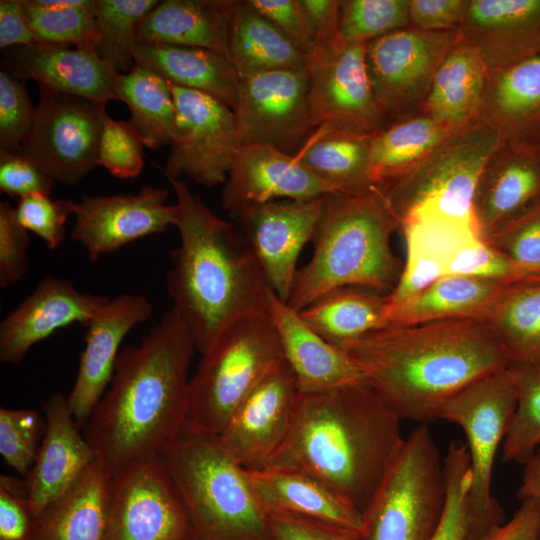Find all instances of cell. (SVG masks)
<instances>
[{
    "mask_svg": "<svg viewBox=\"0 0 540 540\" xmlns=\"http://www.w3.org/2000/svg\"><path fill=\"white\" fill-rule=\"evenodd\" d=\"M484 241L514 262L540 273V212L511 221Z\"/></svg>",
    "mask_w": 540,
    "mask_h": 540,
    "instance_id": "816d5d0a",
    "label": "cell"
},
{
    "mask_svg": "<svg viewBox=\"0 0 540 540\" xmlns=\"http://www.w3.org/2000/svg\"><path fill=\"white\" fill-rule=\"evenodd\" d=\"M46 427L34 465L27 476L32 515L62 494L96 460L62 394L43 406Z\"/></svg>",
    "mask_w": 540,
    "mask_h": 540,
    "instance_id": "484cf974",
    "label": "cell"
},
{
    "mask_svg": "<svg viewBox=\"0 0 540 540\" xmlns=\"http://www.w3.org/2000/svg\"><path fill=\"white\" fill-rule=\"evenodd\" d=\"M483 98L487 97V121L499 130L503 124L529 118L540 109V54L513 66L488 71Z\"/></svg>",
    "mask_w": 540,
    "mask_h": 540,
    "instance_id": "ab89813d",
    "label": "cell"
},
{
    "mask_svg": "<svg viewBox=\"0 0 540 540\" xmlns=\"http://www.w3.org/2000/svg\"><path fill=\"white\" fill-rule=\"evenodd\" d=\"M487 76L479 51L461 37L434 75L423 114L450 130L470 124L481 108Z\"/></svg>",
    "mask_w": 540,
    "mask_h": 540,
    "instance_id": "4dcf8cb0",
    "label": "cell"
},
{
    "mask_svg": "<svg viewBox=\"0 0 540 540\" xmlns=\"http://www.w3.org/2000/svg\"><path fill=\"white\" fill-rule=\"evenodd\" d=\"M270 20L305 56L314 48L315 32L301 0H248Z\"/></svg>",
    "mask_w": 540,
    "mask_h": 540,
    "instance_id": "11a10c76",
    "label": "cell"
},
{
    "mask_svg": "<svg viewBox=\"0 0 540 540\" xmlns=\"http://www.w3.org/2000/svg\"><path fill=\"white\" fill-rule=\"evenodd\" d=\"M40 100L19 153L54 181L75 185L98 166L106 106L38 85Z\"/></svg>",
    "mask_w": 540,
    "mask_h": 540,
    "instance_id": "7c38bea8",
    "label": "cell"
},
{
    "mask_svg": "<svg viewBox=\"0 0 540 540\" xmlns=\"http://www.w3.org/2000/svg\"><path fill=\"white\" fill-rule=\"evenodd\" d=\"M168 181L179 244L170 253L167 291L203 354L235 322L266 314L270 286L236 224L218 217L181 180Z\"/></svg>",
    "mask_w": 540,
    "mask_h": 540,
    "instance_id": "277c9868",
    "label": "cell"
},
{
    "mask_svg": "<svg viewBox=\"0 0 540 540\" xmlns=\"http://www.w3.org/2000/svg\"><path fill=\"white\" fill-rule=\"evenodd\" d=\"M298 394L295 375L283 360L245 397L215 439L245 470L264 469L289 433Z\"/></svg>",
    "mask_w": 540,
    "mask_h": 540,
    "instance_id": "d6986e66",
    "label": "cell"
},
{
    "mask_svg": "<svg viewBox=\"0 0 540 540\" xmlns=\"http://www.w3.org/2000/svg\"><path fill=\"white\" fill-rule=\"evenodd\" d=\"M193 337L171 307L138 345L123 347L112 380L83 427L111 475L163 447L186 426Z\"/></svg>",
    "mask_w": 540,
    "mask_h": 540,
    "instance_id": "7a4b0ae2",
    "label": "cell"
},
{
    "mask_svg": "<svg viewBox=\"0 0 540 540\" xmlns=\"http://www.w3.org/2000/svg\"><path fill=\"white\" fill-rule=\"evenodd\" d=\"M134 62L170 84L207 94L234 109L239 77L226 55L198 47L137 43Z\"/></svg>",
    "mask_w": 540,
    "mask_h": 540,
    "instance_id": "f546056e",
    "label": "cell"
},
{
    "mask_svg": "<svg viewBox=\"0 0 540 540\" xmlns=\"http://www.w3.org/2000/svg\"><path fill=\"white\" fill-rule=\"evenodd\" d=\"M158 3L157 0H97L95 18L100 39L96 53L116 73H127L135 65L132 53L138 27Z\"/></svg>",
    "mask_w": 540,
    "mask_h": 540,
    "instance_id": "60d3db41",
    "label": "cell"
},
{
    "mask_svg": "<svg viewBox=\"0 0 540 540\" xmlns=\"http://www.w3.org/2000/svg\"><path fill=\"white\" fill-rule=\"evenodd\" d=\"M28 230L18 221L15 207L0 203V287L7 288L22 279L30 268Z\"/></svg>",
    "mask_w": 540,
    "mask_h": 540,
    "instance_id": "f5cc1de1",
    "label": "cell"
},
{
    "mask_svg": "<svg viewBox=\"0 0 540 540\" xmlns=\"http://www.w3.org/2000/svg\"><path fill=\"white\" fill-rule=\"evenodd\" d=\"M299 312L316 333L336 347L389 325L386 296L359 286L332 290Z\"/></svg>",
    "mask_w": 540,
    "mask_h": 540,
    "instance_id": "d590c367",
    "label": "cell"
},
{
    "mask_svg": "<svg viewBox=\"0 0 540 540\" xmlns=\"http://www.w3.org/2000/svg\"><path fill=\"white\" fill-rule=\"evenodd\" d=\"M502 138L493 124L471 122L448 134L407 172L380 186L397 226L415 212L475 222L474 191Z\"/></svg>",
    "mask_w": 540,
    "mask_h": 540,
    "instance_id": "ba28073f",
    "label": "cell"
},
{
    "mask_svg": "<svg viewBox=\"0 0 540 540\" xmlns=\"http://www.w3.org/2000/svg\"><path fill=\"white\" fill-rule=\"evenodd\" d=\"M266 314L276 330L284 360L293 371L299 390L332 389L363 380L350 358L316 333L300 312L278 298L270 287Z\"/></svg>",
    "mask_w": 540,
    "mask_h": 540,
    "instance_id": "d4e9b609",
    "label": "cell"
},
{
    "mask_svg": "<svg viewBox=\"0 0 540 540\" xmlns=\"http://www.w3.org/2000/svg\"><path fill=\"white\" fill-rule=\"evenodd\" d=\"M182 498L160 455L136 461L112 476L103 540H191Z\"/></svg>",
    "mask_w": 540,
    "mask_h": 540,
    "instance_id": "4fadbf2b",
    "label": "cell"
},
{
    "mask_svg": "<svg viewBox=\"0 0 540 540\" xmlns=\"http://www.w3.org/2000/svg\"><path fill=\"white\" fill-rule=\"evenodd\" d=\"M160 456L184 503L191 540H273L246 470L215 438L185 427Z\"/></svg>",
    "mask_w": 540,
    "mask_h": 540,
    "instance_id": "8992f818",
    "label": "cell"
},
{
    "mask_svg": "<svg viewBox=\"0 0 540 540\" xmlns=\"http://www.w3.org/2000/svg\"><path fill=\"white\" fill-rule=\"evenodd\" d=\"M308 102L313 129L320 126L374 135L390 125L373 95L365 45L317 48L307 57Z\"/></svg>",
    "mask_w": 540,
    "mask_h": 540,
    "instance_id": "5bb4252c",
    "label": "cell"
},
{
    "mask_svg": "<svg viewBox=\"0 0 540 540\" xmlns=\"http://www.w3.org/2000/svg\"><path fill=\"white\" fill-rule=\"evenodd\" d=\"M36 107L23 81L0 70V151L19 152L32 127Z\"/></svg>",
    "mask_w": 540,
    "mask_h": 540,
    "instance_id": "681fc988",
    "label": "cell"
},
{
    "mask_svg": "<svg viewBox=\"0 0 540 540\" xmlns=\"http://www.w3.org/2000/svg\"><path fill=\"white\" fill-rule=\"evenodd\" d=\"M446 497L441 521L431 540H486L469 510L471 472L465 442L453 440L443 457Z\"/></svg>",
    "mask_w": 540,
    "mask_h": 540,
    "instance_id": "7bdbcfd3",
    "label": "cell"
},
{
    "mask_svg": "<svg viewBox=\"0 0 540 540\" xmlns=\"http://www.w3.org/2000/svg\"><path fill=\"white\" fill-rule=\"evenodd\" d=\"M166 189L145 185L136 194L87 195L70 199L75 220L70 238L79 243L91 261L125 245L165 232L175 224L176 204L166 201Z\"/></svg>",
    "mask_w": 540,
    "mask_h": 540,
    "instance_id": "e0dca14e",
    "label": "cell"
},
{
    "mask_svg": "<svg viewBox=\"0 0 540 540\" xmlns=\"http://www.w3.org/2000/svg\"><path fill=\"white\" fill-rule=\"evenodd\" d=\"M470 0H409L410 26L428 31L459 29Z\"/></svg>",
    "mask_w": 540,
    "mask_h": 540,
    "instance_id": "6f0895ef",
    "label": "cell"
},
{
    "mask_svg": "<svg viewBox=\"0 0 540 540\" xmlns=\"http://www.w3.org/2000/svg\"><path fill=\"white\" fill-rule=\"evenodd\" d=\"M284 360L267 314L228 327L203 354L189 380L186 428L217 438L253 388Z\"/></svg>",
    "mask_w": 540,
    "mask_h": 540,
    "instance_id": "52a82bcc",
    "label": "cell"
},
{
    "mask_svg": "<svg viewBox=\"0 0 540 540\" xmlns=\"http://www.w3.org/2000/svg\"><path fill=\"white\" fill-rule=\"evenodd\" d=\"M409 26V0L340 1L339 30L347 44L365 45Z\"/></svg>",
    "mask_w": 540,
    "mask_h": 540,
    "instance_id": "f6af8a7d",
    "label": "cell"
},
{
    "mask_svg": "<svg viewBox=\"0 0 540 540\" xmlns=\"http://www.w3.org/2000/svg\"><path fill=\"white\" fill-rule=\"evenodd\" d=\"M324 196L252 204L230 213L270 288L285 302L289 300L298 271L299 254L312 240Z\"/></svg>",
    "mask_w": 540,
    "mask_h": 540,
    "instance_id": "ac0fdd59",
    "label": "cell"
},
{
    "mask_svg": "<svg viewBox=\"0 0 540 540\" xmlns=\"http://www.w3.org/2000/svg\"><path fill=\"white\" fill-rule=\"evenodd\" d=\"M372 136L320 126L312 131L294 155L338 192L365 194L379 188L370 165Z\"/></svg>",
    "mask_w": 540,
    "mask_h": 540,
    "instance_id": "836d02e7",
    "label": "cell"
},
{
    "mask_svg": "<svg viewBox=\"0 0 540 540\" xmlns=\"http://www.w3.org/2000/svg\"><path fill=\"white\" fill-rule=\"evenodd\" d=\"M108 302L105 296L78 290L66 279L42 278L1 321L0 362L21 363L35 344L60 328L73 323L87 327Z\"/></svg>",
    "mask_w": 540,
    "mask_h": 540,
    "instance_id": "ffe728a7",
    "label": "cell"
},
{
    "mask_svg": "<svg viewBox=\"0 0 540 540\" xmlns=\"http://www.w3.org/2000/svg\"><path fill=\"white\" fill-rule=\"evenodd\" d=\"M2 64L23 82L34 80L37 85L105 106L115 100L118 73L93 50L36 42L8 49Z\"/></svg>",
    "mask_w": 540,
    "mask_h": 540,
    "instance_id": "603a6c76",
    "label": "cell"
},
{
    "mask_svg": "<svg viewBox=\"0 0 540 540\" xmlns=\"http://www.w3.org/2000/svg\"><path fill=\"white\" fill-rule=\"evenodd\" d=\"M233 4L231 0L159 1L141 21L137 43L198 47L229 57Z\"/></svg>",
    "mask_w": 540,
    "mask_h": 540,
    "instance_id": "f1b7e54d",
    "label": "cell"
},
{
    "mask_svg": "<svg viewBox=\"0 0 540 540\" xmlns=\"http://www.w3.org/2000/svg\"><path fill=\"white\" fill-rule=\"evenodd\" d=\"M511 363L540 365V277L508 285L482 318Z\"/></svg>",
    "mask_w": 540,
    "mask_h": 540,
    "instance_id": "8d00e7d4",
    "label": "cell"
},
{
    "mask_svg": "<svg viewBox=\"0 0 540 540\" xmlns=\"http://www.w3.org/2000/svg\"><path fill=\"white\" fill-rule=\"evenodd\" d=\"M447 275H468L497 279L509 283L535 279L540 273L526 268L499 253L484 239L460 249L451 259Z\"/></svg>",
    "mask_w": 540,
    "mask_h": 540,
    "instance_id": "c3c4849f",
    "label": "cell"
},
{
    "mask_svg": "<svg viewBox=\"0 0 540 540\" xmlns=\"http://www.w3.org/2000/svg\"><path fill=\"white\" fill-rule=\"evenodd\" d=\"M151 314L152 304L148 298L122 293L109 300L87 325L77 376L66 397L79 428L84 427L112 380L123 339Z\"/></svg>",
    "mask_w": 540,
    "mask_h": 540,
    "instance_id": "44dd1931",
    "label": "cell"
},
{
    "mask_svg": "<svg viewBox=\"0 0 540 540\" xmlns=\"http://www.w3.org/2000/svg\"><path fill=\"white\" fill-rule=\"evenodd\" d=\"M15 214L21 225L39 236L49 249H56L66 237L65 223L72 215L70 199H52L36 193L18 199Z\"/></svg>",
    "mask_w": 540,
    "mask_h": 540,
    "instance_id": "f907efd6",
    "label": "cell"
},
{
    "mask_svg": "<svg viewBox=\"0 0 540 540\" xmlns=\"http://www.w3.org/2000/svg\"><path fill=\"white\" fill-rule=\"evenodd\" d=\"M486 540H540V502L522 500L513 516Z\"/></svg>",
    "mask_w": 540,
    "mask_h": 540,
    "instance_id": "6125c7cd",
    "label": "cell"
},
{
    "mask_svg": "<svg viewBox=\"0 0 540 540\" xmlns=\"http://www.w3.org/2000/svg\"><path fill=\"white\" fill-rule=\"evenodd\" d=\"M516 408L502 444V460L524 465L540 447V365L511 363Z\"/></svg>",
    "mask_w": 540,
    "mask_h": 540,
    "instance_id": "b9f144b4",
    "label": "cell"
},
{
    "mask_svg": "<svg viewBox=\"0 0 540 540\" xmlns=\"http://www.w3.org/2000/svg\"><path fill=\"white\" fill-rule=\"evenodd\" d=\"M229 58L239 79L261 72L308 66L306 56L248 0L233 4Z\"/></svg>",
    "mask_w": 540,
    "mask_h": 540,
    "instance_id": "e575fe53",
    "label": "cell"
},
{
    "mask_svg": "<svg viewBox=\"0 0 540 540\" xmlns=\"http://www.w3.org/2000/svg\"><path fill=\"white\" fill-rule=\"evenodd\" d=\"M461 37L459 29L409 26L365 44L369 83L390 124L423 107L438 67Z\"/></svg>",
    "mask_w": 540,
    "mask_h": 540,
    "instance_id": "8fae6325",
    "label": "cell"
},
{
    "mask_svg": "<svg viewBox=\"0 0 540 540\" xmlns=\"http://www.w3.org/2000/svg\"><path fill=\"white\" fill-rule=\"evenodd\" d=\"M488 71L533 57L540 50V0H470L459 27Z\"/></svg>",
    "mask_w": 540,
    "mask_h": 540,
    "instance_id": "cb8c5ba5",
    "label": "cell"
},
{
    "mask_svg": "<svg viewBox=\"0 0 540 540\" xmlns=\"http://www.w3.org/2000/svg\"><path fill=\"white\" fill-rule=\"evenodd\" d=\"M45 427L33 409L0 408V454L22 476H28L34 465Z\"/></svg>",
    "mask_w": 540,
    "mask_h": 540,
    "instance_id": "bcb514c9",
    "label": "cell"
},
{
    "mask_svg": "<svg viewBox=\"0 0 540 540\" xmlns=\"http://www.w3.org/2000/svg\"><path fill=\"white\" fill-rule=\"evenodd\" d=\"M115 100L130 111L129 123L144 145L158 149L170 145L176 123V106L171 84L150 69L135 64L127 73L117 74Z\"/></svg>",
    "mask_w": 540,
    "mask_h": 540,
    "instance_id": "74e56055",
    "label": "cell"
},
{
    "mask_svg": "<svg viewBox=\"0 0 540 540\" xmlns=\"http://www.w3.org/2000/svg\"><path fill=\"white\" fill-rule=\"evenodd\" d=\"M233 112L241 145L267 144L294 155L314 130L308 69L274 70L240 78Z\"/></svg>",
    "mask_w": 540,
    "mask_h": 540,
    "instance_id": "2e32d148",
    "label": "cell"
},
{
    "mask_svg": "<svg viewBox=\"0 0 540 540\" xmlns=\"http://www.w3.org/2000/svg\"><path fill=\"white\" fill-rule=\"evenodd\" d=\"M246 472L267 515L296 517L359 535L362 513L318 479L278 467Z\"/></svg>",
    "mask_w": 540,
    "mask_h": 540,
    "instance_id": "4316f807",
    "label": "cell"
},
{
    "mask_svg": "<svg viewBox=\"0 0 540 540\" xmlns=\"http://www.w3.org/2000/svg\"><path fill=\"white\" fill-rule=\"evenodd\" d=\"M27 481L0 476V540H33Z\"/></svg>",
    "mask_w": 540,
    "mask_h": 540,
    "instance_id": "db71d44e",
    "label": "cell"
},
{
    "mask_svg": "<svg viewBox=\"0 0 540 540\" xmlns=\"http://www.w3.org/2000/svg\"><path fill=\"white\" fill-rule=\"evenodd\" d=\"M175 131L164 175L205 186L225 183L240 141L233 109L202 92L171 84Z\"/></svg>",
    "mask_w": 540,
    "mask_h": 540,
    "instance_id": "9a60e30c",
    "label": "cell"
},
{
    "mask_svg": "<svg viewBox=\"0 0 540 540\" xmlns=\"http://www.w3.org/2000/svg\"><path fill=\"white\" fill-rule=\"evenodd\" d=\"M446 497L443 458L428 425H418L363 513L359 540H431Z\"/></svg>",
    "mask_w": 540,
    "mask_h": 540,
    "instance_id": "9c48e42d",
    "label": "cell"
},
{
    "mask_svg": "<svg viewBox=\"0 0 540 540\" xmlns=\"http://www.w3.org/2000/svg\"><path fill=\"white\" fill-rule=\"evenodd\" d=\"M338 192L316 176L295 155L271 145L242 144L234 158L221 193L229 213L252 205L275 201L309 200Z\"/></svg>",
    "mask_w": 540,
    "mask_h": 540,
    "instance_id": "7402d4cb",
    "label": "cell"
},
{
    "mask_svg": "<svg viewBox=\"0 0 540 540\" xmlns=\"http://www.w3.org/2000/svg\"><path fill=\"white\" fill-rule=\"evenodd\" d=\"M516 387L509 368L487 375L453 396L440 419L458 425L466 436L471 472L469 510L483 536H491L505 523V515L492 496L495 458L511 425L516 408Z\"/></svg>",
    "mask_w": 540,
    "mask_h": 540,
    "instance_id": "30bf717a",
    "label": "cell"
},
{
    "mask_svg": "<svg viewBox=\"0 0 540 540\" xmlns=\"http://www.w3.org/2000/svg\"><path fill=\"white\" fill-rule=\"evenodd\" d=\"M523 466L518 497L521 500L530 498L540 502V447Z\"/></svg>",
    "mask_w": 540,
    "mask_h": 540,
    "instance_id": "be15d7a7",
    "label": "cell"
},
{
    "mask_svg": "<svg viewBox=\"0 0 540 540\" xmlns=\"http://www.w3.org/2000/svg\"><path fill=\"white\" fill-rule=\"evenodd\" d=\"M512 283L478 276L447 275L410 299L388 306L389 325L451 319H482Z\"/></svg>",
    "mask_w": 540,
    "mask_h": 540,
    "instance_id": "1f68e13d",
    "label": "cell"
},
{
    "mask_svg": "<svg viewBox=\"0 0 540 540\" xmlns=\"http://www.w3.org/2000/svg\"><path fill=\"white\" fill-rule=\"evenodd\" d=\"M273 540H359L353 532L296 517L268 515Z\"/></svg>",
    "mask_w": 540,
    "mask_h": 540,
    "instance_id": "680465c9",
    "label": "cell"
},
{
    "mask_svg": "<svg viewBox=\"0 0 540 540\" xmlns=\"http://www.w3.org/2000/svg\"><path fill=\"white\" fill-rule=\"evenodd\" d=\"M111 492L112 477L96 459L33 516V540H103Z\"/></svg>",
    "mask_w": 540,
    "mask_h": 540,
    "instance_id": "83f0119b",
    "label": "cell"
},
{
    "mask_svg": "<svg viewBox=\"0 0 540 540\" xmlns=\"http://www.w3.org/2000/svg\"><path fill=\"white\" fill-rule=\"evenodd\" d=\"M401 420L429 425L471 383L509 367L482 319L388 325L340 347Z\"/></svg>",
    "mask_w": 540,
    "mask_h": 540,
    "instance_id": "6da1fadb",
    "label": "cell"
},
{
    "mask_svg": "<svg viewBox=\"0 0 540 540\" xmlns=\"http://www.w3.org/2000/svg\"><path fill=\"white\" fill-rule=\"evenodd\" d=\"M36 42L25 15L22 0H1L0 49L29 46Z\"/></svg>",
    "mask_w": 540,
    "mask_h": 540,
    "instance_id": "94428289",
    "label": "cell"
},
{
    "mask_svg": "<svg viewBox=\"0 0 540 540\" xmlns=\"http://www.w3.org/2000/svg\"><path fill=\"white\" fill-rule=\"evenodd\" d=\"M54 180L33 160L16 152L0 151V191L10 197L42 193L50 195Z\"/></svg>",
    "mask_w": 540,
    "mask_h": 540,
    "instance_id": "9f6ffc18",
    "label": "cell"
},
{
    "mask_svg": "<svg viewBox=\"0 0 540 540\" xmlns=\"http://www.w3.org/2000/svg\"><path fill=\"white\" fill-rule=\"evenodd\" d=\"M501 145L482 170L473 195L472 215L483 239L515 220L540 191V170L532 162L506 157Z\"/></svg>",
    "mask_w": 540,
    "mask_h": 540,
    "instance_id": "d6a6232c",
    "label": "cell"
},
{
    "mask_svg": "<svg viewBox=\"0 0 540 540\" xmlns=\"http://www.w3.org/2000/svg\"><path fill=\"white\" fill-rule=\"evenodd\" d=\"M405 439L399 416L364 380L299 390L289 433L265 468L306 473L363 515Z\"/></svg>",
    "mask_w": 540,
    "mask_h": 540,
    "instance_id": "3957f363",
    "label": "cell"
},
{
    "mask_svg": "<svg viewBox=\"0 0 540 540\" xmlns=\"http://www.w3.org/2000/svg\"><path fill=\"white\" fill-rule=\"evenodd\" d=\"M396 228L380 187L365 194H326L311 240L312 257L298 269L287 303L301 311L347 286L388 295L403 268L391 249Z\"/></svg>",
    "mask_w": 540,
    "mask_h": 540,
    "instance_id": "5b68a950",
    "label": "cell"
},
{
    "mask_svg": "<svg viewBox=\"0 0 540 540\" xmlns=\"http://www.w3.org/2000/svg\"><path fill=\"white\" fill-rule=\"evenodd\" d=\"M22 2L37 42L96 51L100 37L92 13L79 8L44 6L36 0Z\"/></svg>",
    "mask_w": 540,
    "mask_h": 540,
    "instance_id": "ee69618b",
    "label": "cell"
},
{
    "mask_svg": "<svg viewBox=\"0 0 540 540\" xmlns=\"http://www.w3.org/2000/svg\"><path fill=\"white\" fill-rule=\"evenodd\" d=\"M301 3L315 32L313 50L344 42L339 30L340 0H301Z\"/></svg>",
    "mask_w": 540,
    "mask_h": 540,
    "instance_id": "91938a15",
    "label": "cell"
},
{
    "mask_svg": "<svg viewBox=\"0 0 540 540\" xmlns=\"http://www.w3.org/2000/svg\"><path fill=\"white\" fill-rule=\"evenodd\" d=\"M452 131L422 114L391 123L370 142V165L378 187L398 178Z\"/></svg>",
    "mask_w": 540,
    "mask_h": 540,
    "instance_id": "f35d334b",
    "label": "cell"
},
{
    "mask_svg": "<svg viewBox=\"0 0 540 540\" xmlns=\"http://www.w3.org/2000/svg\"><path fill=\"white\" fill-rule=\"evenodd\" d=\"M144 143L129 121L104 117L98 148V166L120 179L137 177L144 167Z\"/></svg>",
    "mask_w": 540,
    "mask_h": 540,
    "instance_id": "7dc6e473",
    "label": "cell"
}]
</instances>
